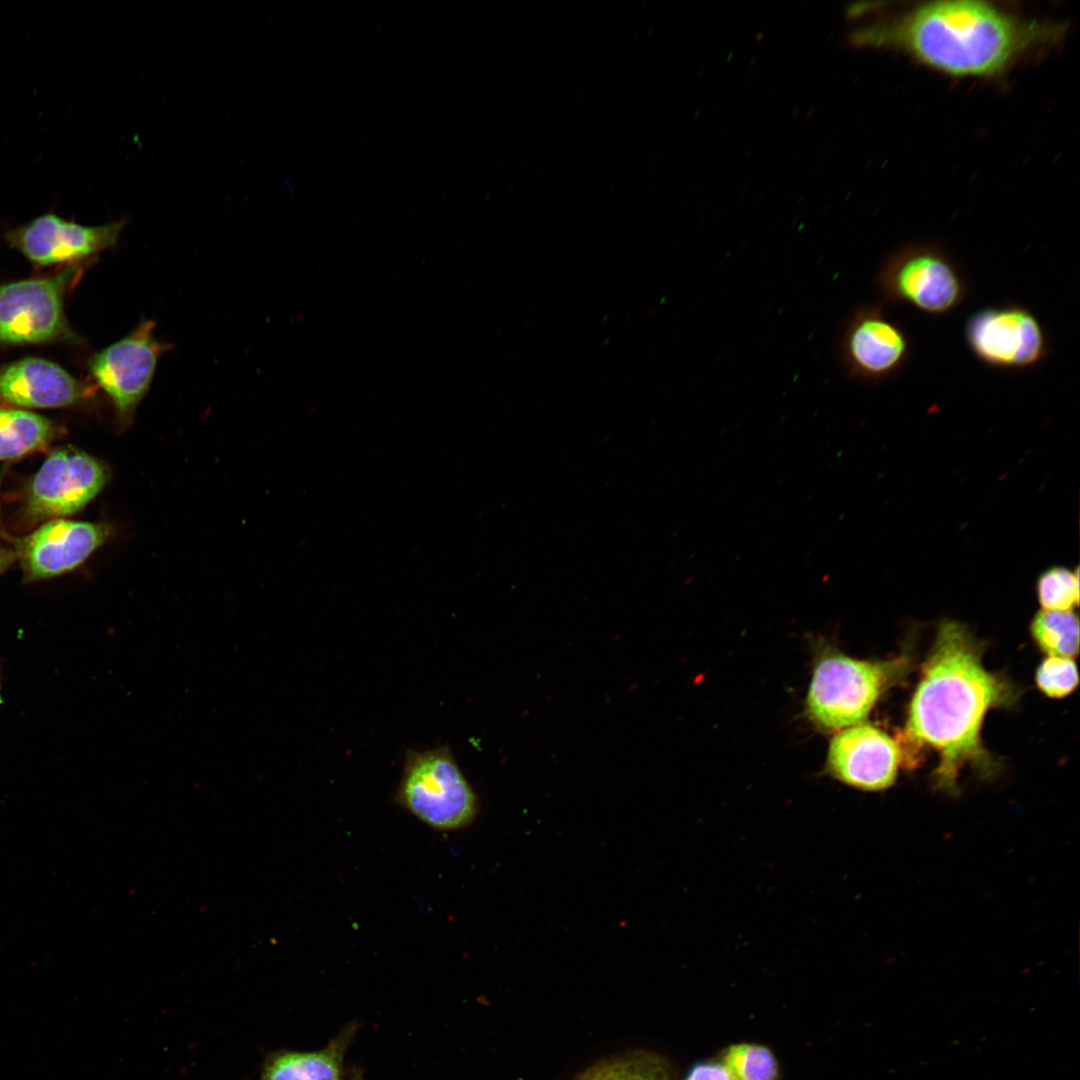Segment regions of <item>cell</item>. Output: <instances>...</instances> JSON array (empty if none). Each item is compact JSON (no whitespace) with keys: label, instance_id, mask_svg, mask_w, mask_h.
<instances>
[{"label":"cell","instance_id":"cell-17","mask_svg":"<svg viewBox=\"0 0 1080 1080\" xmlns=\"http://www.w3.org/2000/svg\"><path fill=\"white\" fill-rule=\"evenodd\" d=\"M1031 631L1040 648L1050 656L1071 658L1078 653L1079 623L1072 610L1038 612Z\"/></svg>","mask_w":1080,"mask_h":1080},{"label":"cell","instance_id":"cell-5","mask_svg":"<svg viewBox=\"0 0 1080 1080\" xmlns=\"http://www.w3.org/2000/svg\"><path fill=\"white\" fill-rule=\"evenodd\" d=\"M76 272L30 278L0 286V345L79 342L64 311Z\"/></svg>","mask_w":1080,"mask_h":1080},{"label":"cell","instance_id":"cell-6","mask_svg":"<svg viewBox=\"0 0 1080 1080\" xmlns=\"http://www.w3.org/2000/svg\"><path fill=\"white\" fill-rule=\"evenodd\" d=\"M877 283L888 300L932 315L955 309L966 289L958 268L943 250L920 245L892 255L881 268Z\"/></svg>","mask_w":1080,"mask_h":1080},{"label":"cell","instance_id":"cell-23","mask_svg":"<svg viewBox=\"0 0 1080 1080\" xmlns=\"http://www.w3.org/2000/svg\"><path fill=\"white\" fill-rule=\"evenodd\" d=\"M15 553L6 549H0V573H2L15 559Z\"/></svg>","mask_w":1080,"mask_h":1080},{"label":"cell","instance_id":"cell-19","mask_svg":"<svg viewBox=\"0 0 1080 1080\" xmlns=\"http://www.w3.org/2000/svg\"><path fill=\"white\" fill-rule=\"evenodd\" d=\"M1036 589L1044 610L1071 611L1079 601L1078 570L1052 567L1039 576Z\"/></svg>","mask_w":1080,"mask_h":1080},{"label":"cell","instance_id":"cell-18","mask_svg":"<svg viewBox=\"0 0 1080 1080\" xmlns=\"http://www.w3.org/2000/svg\"><path fill=\"white\" fill-rule=\"evenodd\" d=\"M725 1069L732 1080H775L777 1063L771 1051L754 1044H737L729 1048Z\"/></svg>","mask_w":1080,"mask_h":1080},{"label":"cell","instance_id":"cell-2","mask_svg":"<svg viewBox=\"0 0 1080 1080\" xmlns=\"http://www.w3.org/2000/svg\"><path fill=\"white\" fill-rule=\"evenodd\" d=\"M1013 696L1005 679L984 668L981 649L967 628L942 622L908 718L913 738L940 753L936 775L941 787L953 789L960 767L983 759L979 732L984 715Z\"/></svg>","mask_w":1080,"mask_h":1080},{"label":"cell","instance_id":"cell-15","mask_svg":"<svg viewBox=\"0 0 1080 1080\" xmlns=\"http://www.w3.org/2000/svg\"><path fill=\"white\" fill-rule=\"evenodd\" d=\"M359 1025L348 1024L318 1050L280 1049L268 1053L258 1080H346L345 1056Z\"/></svg>","mask_w":1080,"mask_h":1080},{"label":"cell","instance_id":"cell-13","mask_svg":"<svg viewBox=\"0 0 1080 1080\" xmlns=\"http://www.w3.org/2000/svg\"><path fill=\"white\" fill-rule=\"evenodd\" d=\"M841 359L851 376L880 380L906 361L909 342L903 329L879 307H864L850 319L840 345Z\"/></svg>","mask_w":1080,"mask_h":1080},{"label":"cell","instance_id":"cell-1","mask_svg":"<svg viewBox=\"0 0 1080 1080\" xmlns=\"http://www.w3.org/2000/svg\"><path fill=\"white\" fill-rule=\"evenodd\" d=\"M1061 32L1058 25L1024 19L988 2L941 0L876 22L855 39L903 51L950 75L992 76Z\"/></svg>","mask_w":1080,"mask_h":1080},{"label":"cell","instance_id":"cell-24","mask_svg":"<svg viewBox=\"0 0 1080 1080\" xmlns=\"http://www.w3.org/2000/svg\"><path fill=\"white\" fill-rule=\"evenodd\" d=\"M348 1080H365L363 1072L359 1068H354L349 1072Z\"/></svg>","mask_w":1080,"mask_h":1080},{"label":"cell","instance_id":"cell-7","mask_svg":"<svg viewBox=\"0 0 1080 1080\" xmlns=\"http://www.w3.org/2000/svg\"><path fill=\"white\" fill-rule=\"evenodd\" d=\"M105 467L73 447L53 450L31 480L25 497V515L32 522L72 515L84 508L104 487Z\"/></svg>","mask_w":1080,"mask_h":1080},{"label":"cell","instance_id":"cell-12","mask_svg":"<svg viewBox=\"0 0 1080 1080\" xmlns=\"http://www.w3.org/2000/svg\"><path fill=\"white\" fill-rule=\"evenodd\" d=\"M898 763L895 742L882 730L858 723L838 731L831 739L826 771L848 786L879 791L894 783Z\"/></svg>","mask_w":1080,"mask_h":1080},{"label":"cell","instance_id":"cell-9","mask_svg":"<svg viewBox=\"0 0 1080 1080\" xmlns=\"http://www.w3.org/2000/svg\"><path fill=\"white\" fill-rule=\"evenodd\" d=\"M969 348L984 364L997 368H1025L1047 354V341L1035 315L1019 305L989 307L968 320Z\"/></svg>","mask_w":1080,"mask_h":1080},{"label":"cell","instance_id":"cell-11","mask_svg":"<svg viewBox=\"0 0 1080 1080\" xmlns=\"http://www.w3.org/2000/svg\"><path fill=\"white\" fill-rule=\"evenodd\" d=\"M107 536L104 524L53 519L18 539L14 552L26 580H43L75 569Z\"/></svg>","mask_w":1080,"mask_h":1080},{"label":"cell","instance_id":"cell-16","mask_svg":"<svg viewBox=\"0 0 1080 1080\" xmlns=\"http://www.w3.org/2000/svg\"><path fill=\"white\" fill-rule=\"evenodd\" d=\"M57 434L56 424L42 415L0 406V461L15 460L40 451Z\"/></svg>","mask_w":1080,"mask_h":1080},{"label":"cell","instance_id":"cell-22","mask_svg":"<svg viewBox=\"0 0 1080 1080\" xmlns=\"http://www.w3.org/2000/svg\"><path fill=\"white\" fill-rule=\"evenodd\" d=\"M686 1080H732L726 1069L715 1064H701L691 1071Z\"/></svg>","mask_w":1080,"mask_h":1080},{"label":"cell","instance_id":"cell-20","mask_svg":"<svg viewBox=\"0 0 1080 1080\" xmlns=\"http://www.w3.org/2000/svg\"><path fill=\"white\" fill-rule=\"evenodd\" d=\"M1036 682L1049 697H1064L1078 684L1077 668L1071 658L1050 656L1039 666Z\"/></svg>","mask_w":1080,"mask_h":1080},{"label":"cell","instance_id":"cell-25","mask_svg":"<svg viewBox=\"0 0 1080 1080\" xmlns=\"http://www.w3.org/2000/svg\"><path fill=\"white\" fill-rule=\"evenodd\" d=\"M4 474H5V468L4 467L0 468V486H1Z\"/></svg>","mask_w":1080,"mask_h":1080},{"label":"cell","instance_id":"cell-8","mask_svg":"<svg viewBox=\"0 0 1080 1080\" xmlns=\"http://www.w3.org/2000/svg\"><path fill=\"white\" fill-rule=\"evenodd\" d=\"M155 327L153 320L141 321L89 361L91 375L111 398L123 421L132 418L150 387L160 356L170 348L156 339Z\"/></svg>","mask_w":1080,"mask_h":1080},{"label":"cell","instance_id":"cell-21","mask_svg":"<svg viewBox=\"0 0 1080 1080\" xmlns=\"http://www.w3.org/2000/svg\"><path fill=\"white\" fill-rule=\"evenodd\" d=\"M587 1080H664L655 1065L640 1060H625L607 1065Z\"/></svg>","mask_w":1080,"mask_h":1080},{"label":"cell","instance_id":"cell-3","mask_svg":"<svg viewBox=\"0 0 1080 1080\" xmlns=\"http://www.w3.org/2000/svg\"><path fill=\"white\" fill-rule=\"evenodd\" d=\"M903 664L899 660L870 662L841 653L824 654L815 665L808 689L809 719L828 731L861 723Z\"/></svg>","mask_w":1080,"mask_h":1080},{"label":"cell","instance_id":"cell-14","mask_svg":"<svg viewBox=\"0 0 1080 1080\" xmlns=\"http://www.w3.org/2000/svg\"><path fill=\"white\" fill-rule=\"evenodd\" d=\"M92 394L89 386L60 365L26 357L0 365V404L20 408H60Z\"/></svg>","mask_w":1080,"mask_h":1080},{"label":"cell","instance_id":"cell-4","mask_svg":"<svg viewBox=\"0 0 1080 1080\" xmlns=\"http://www.w3.org/2000/svg\"><path fill=\"white\" fill-rule=\"evenodd\" d=\"M396 801L424 824L459 830L478 814V798L447 746L409 750Z\"/></svg>","mask_w":1080,"mask_h":1080},{"label":"cell","instance_id":"cell-10","mask_svg":"<svg viewBox=\"0 0 1080 1080\" xmlns=\"http://www.w3.org/2000/svg\"><path fill=\"white\" fill-rule=\"evenodd\" d=\"M126 219L98 226H85L51 212L9 230L5 238L38 266L73 264L113 247Z\"/></svg>","mask_w":1080,"mask_h":1080}]
</instances>
